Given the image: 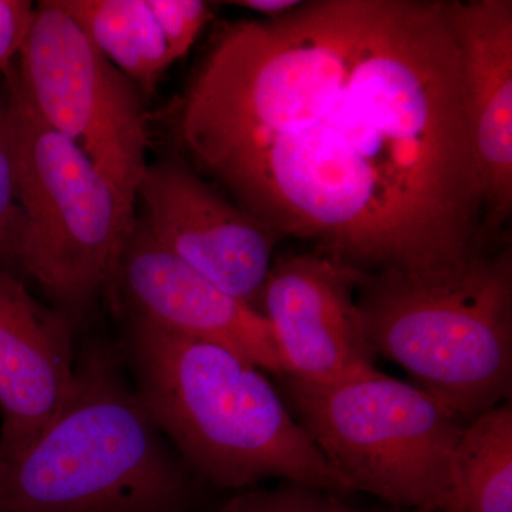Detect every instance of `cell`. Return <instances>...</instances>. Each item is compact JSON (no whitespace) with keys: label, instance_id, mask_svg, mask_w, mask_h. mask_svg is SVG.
Returning a JSON list of instances; mask_svg holds the SVG:
<instances>
[{"label":"cell","instance_id":"1","mask_svg":"<svg viewBox=\"0 0 512 512\" xmlns=\"http://www.w3.org/2000/svg\"><path fill=\"white\" fill-rule=\"evenodd\" d=\"M170 124L235 204L360 274H447L485 251L447 0H311L231 23Z\"/></svg>","mask_w":512,"mask_h":512},{"label":"cell","instance_id":"2","mask_svg":"<svg viewBox=\"0 0 512 512\" xmlns=\"http://www.w3.org/2000/svg\"><path fill=\"white\" fill-rule=\"evenodd\" d=\"M126 350L138 399L198 476L231 490L276 478L350 493L254 363L131 316Z\"/></svg>","mask_w":512,"mask_h":512},{"label":"cell","instance_id":"3","mask_svg":"<svg viewBox=\"0 0 512 512\" xmlns=\"http://www.w3.org/2000/svg\"><path fill=\"white\" fill-rule=\"evenodd\" d=\"M191 470L107 348H87L55 419L0 453V512H187Z\"/></svg>","mask_w":512,"mask_h":512},{"label":"cell","instance_id":"4","mask_svg":"<svg viewBox=\"0 0 512 512\" xmlns=\"http://www.w3.org/2000/svg\"><path fill=\"white\" fill-rule=\"evenodd\" d=\"M356 302L373 352L463 419L512 390V248L433 276L360 274Z\"/></svg>","mask_w":512,"mask_h":512},{"label":"cell","instance_id":"5","mask_svg":"<svg viewBox=\"0 0 512 512\" xmlns=\"http://www.w3.org/2000/svg\"><path fill=\"white\" fill-rule=\"evenodd\" d=\"M281 380L292 416L350 493L458 512L454 456L468 420L376 367L329 383Z\"/></svg>","mask_w":512,"mask_h":512},{"label":"cell","instance_id":"6","mask_svg":"<svg viewBox=\"0 0 512 512\" xmlns=\"http://www.w3.org/2000/svg\"><path fill=\"white\" fill-rule=\"evenodd\" d=\"M12 82L22 211L19 272L73 325L109 292L136 227V207L79 147L33 113L13 64Z\"/></svg>","mask_w":512,"mask_h":512},{"label":"cell","instance_id":"7","mask_svg":"<svg viewBox=\"0 0 512 512\" xmlns=\"http://www.w3.org/2000/svg\"><path fill=\"white\" fill-rule=\"evenodd\" d=\"M13 70L40 121L79 147L136 207L150 163L143 97L59 0L37 3Z\"/></svg>","mask_w":512,"mask_h":512},{"label":"cell","instance_id":"8","mask_svg":"<svg viewBox=\"0 0 512 512\" xmlns=\"http://www.w3.org/2000/svg\"><path fill=\"white\" fill-rule=\"evenodd\" d=\"M138 220L165 251L262 313L266 279L281 238L202 177L178 153L148 163Z\"/></svg>","mask_w":512,"mask_h":512},{"label":"cell","instance_id":"9","mask_svg":"<svg viewBox=\"0 0 512 512\" xmlns=\"http://www.w3.org/2000/svg\"><path fill=\"white\" fill-rule=\"evenodd\" d=\"M359 278L360 272L315 251L275 258L261 311L282 376L329 383L375 369L357 308Z\"/></svg>","mask_w":512,"mask_h":512},{"label":"cell","instance_id":"10","mask_svg":"<svg viewBox=\"0 0 512 512\" xmlns=\"http://www.w3.org/2000/svg\"><path fill=\"white\" fill-rule=\"evenodd\" d=\"M109 292L127 316L184 338L214 343L282 376L264 313L228 295L165 251L143 225L128 238Z\"/></svg>","mask_w":512,"mask_h":512},{"label":"cell","instance_id":"11","mask_svg":"<svg viewBox=\"0 0 512 512\" xmlns=\"http://www.w3.org/2000/svg\"><path fill=\"white\" fill-rule=\"evenodd\" d=\"M460 55L468 140L483 188L485 232L512 211V2L447 0Z\"/></svg>","mask_w":512,"mask_h":512},{"label":"cell","instance_id":"12","mask_svg":"<svg viewBox=\"0 0 512 512\" xmlns=\"http://www.w3.org/2000/svg\"><path fill=\"white\" fill-rule=\"evenodd\" d=\"M72 328L0 269V453L28 446L62 409L76 372Z\"/></svg>","mask_w":512,"mask_h":512},{"label":"cell","instance_id":"13","mask_svg":"<svg viewBox=\"0 0 512 512\" xmlns=\"http://www.w3.org/2000/svg\"><path fill=\"white\" fill-rule=\"evenodd\" d=\"M101 55L150 94L175 63L147 0H59Z\"/></svg>","mask_w":512,"mask_h":512},{"label":"cell","instance_id":"14","mask_svg":"<svg viewBox=\"0 0 512 512\" xmlns=\"http://www.w3.org/2000/svg\"><path fill=\"white\" fill-rule=\"evenodd\" d=\"M458 512H512V406L468 421L454 456Z\"/></svg>","mask_w":512,"mask_h":512},{"label":"cell","instance_id":"15","mask_svg":"<svg viewBox=\"0 0 512 512\" xmlns=\"http://www.w3.org/2000/svg\"><path fill=\"white\" fill-rule=\"evenodd\" d=\"M12 64L0 72V269L16 276L20 274L22 211L18 200V126Z\"/></svg>","mask_w":512,"mask_h":512},{"label":"cell","instance_id":"16","mask_svg":"<svg viewBox=\"0 0 512 512\" xmlns=\"http://www.w3.org/2000/svg\"><path fill=\"white\" fill-rule=\"evenodd\" d=\"M215 512H369L349 504L340 494L284 483L235 495Z\"/></svg>","mask_w":512,"mask_h":512},{"label":"cell","instance_id":"17","mask_svg":"<svg viewBox=\"0 0 512 512\" xmlns=\"http://www.w3.org/2000/svg\"><path fill=\"white\" fill-rule=\"evenodd\" d=\"M163 30L175 62L190 52L202 30L214 18L212 3L201 0H147Z\"/></svg>","mask_w":512,"mask_h":512},{"label":"cell","instance_id":"18","mask_svg":"<svg viewBox=\"0 0 512 512\" xmlns=\"http://www.w3.org/2000/svg\"><path fill=\"white\" fill-rule=\"evenodd\" d=\"M35 8L29 0H0V72L18 57Z\"/></svg>","mask_w":512,"mask_h":512},{"label":"cell","instance_id":"19","mask_svg":"<svg viewBox=\"0 0 512 512\" xmlns=\"http://www.w3.org/2000/svg\"><path fill=\"white\" fill-rule=\"evenodd\" d=\"M228 5L249 10L258 15V19L274 20L284 18L302 5L301 0H238Z\"/></svg>","mask_w":512,"mask_h":512}]
</instances>
